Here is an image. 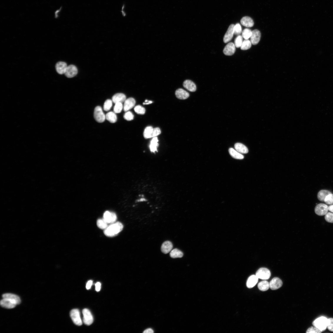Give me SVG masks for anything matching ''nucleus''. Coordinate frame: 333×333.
<instances>
[{
    "instance_id": "nucleus-1",
    "label": "nucleus",
    "mask_w": 333,
    "mask_h": 333,
    "mask_svg": "<svg viewBox=\"0 0 333 333\" xmlns=\"http://www.w3.org/2000/svg\"><path fill=\"white\" fill-rule=\"evenodd\" d=\"M124 226L122 224L119 222H115L104 230V233L106 236L113 237L116 236L122 231Z\"/></svg>"
},
{
    "instance_id": "nucleus-2",
    "label": "nucleus",
    "mask_w": 333,
    "mask_h": 333,
    "mask_svg": "<svg viewBox=\"0 0 333 333\" xmlns=\"http://www.w3.org/2000/svg\"><path fill=\"white\" fill-rule=\"evenodd\" d=\"M328 321V319L324 317H321L315 320L313 322L312 324L322 332L327 328Z\"/></svg>"
},
{
    "instance_id": "nucleus-3",
    "label": "nucleus",
    "mask_w": 333,
    "mask_h": 333,
    "mask_svg": "<svg viewBox=\"0 0 333 333\" xmlns=\"http://www.w3.org/2000/svg\"><path fill=\"white\" fill-rule=\"evenodd\" d=\"M94 116L96 120L99 123L104 122L106 119V116L100 106H97L95 108Z\"/></svg>"
},
{
    "instance_id": "nucleus-4",
    "label": "nucleus",
    "mask_w": 333,
    "mask_h": 333,
    "mask_svg": "<svg viewBox=\"0 0 333 333\" xmlns=\"http://www.w3.org/2000/svg\"><path fill=\"white\" fill-rule=\"evenodd\" d=\"M256 275L259 279L266 280L270 278L271 273L267 268H261L256 272Z\"/></svg>"
},
{
    "instance_id": "nucleus-5",
    "label": "nucleus",
    "mask_w": 333,
    "mask_h": 333,
    "mask_svg": "<svg viewBox=\"0 0 333 333\" xmlns=\"http://www.w3.org/2000/svg\"><path fill=\"white\" fill-rule=\"evenodd\" d=\"M70 316L74 323L76 325L81 326L82 324L80 313L78 309H74L70 312Z\"/></svg>"
},
{
    "instance_id": "nucleus-6",
    "label": "nucleus",
    "mask_w": 333,
    "mask_h": 333,
    "mask_svg": "<svg viewBox=\"0 0 333 333\" xmlns=\"http://www.w3.org/2000/svg\"><path fill=\"white\" fill-rule=\"evenodd\" d=\"M18 305L15 301L7 298H3L1 301V305L3 308L7 309H13Z\"/></svg>"
},
{
    "instance_id": "nucleus-7",
    "label": "nucleus",
    "mask_w": 333,
    "mask_h": 333,
    "mask_svg": "<svg viewBox=\"0 0 333 333\" xmlns=\"http://www.w3.org/2000/svg\"><path fill=\"white\" fill-rule=\"evenodd\" d=\"M83 322L87 325H91L94 321L93 316L90 311L86 309L82 311Z\"/></svg>"
},
{
    "instance_id": "nucleus-8",
    "label": "nucleus",
    "mask_w": 333,
    "mask_h": 333,
    "mask_svg": "<svg viewBox=\"0 0 333 333\" xmlns=\"http://www.w3.org/2000/svg\"><path fill=\"white\" fill-rule=\"evenodd\" d=\"M329 207L324 204H319L316 206L315 211L316 214L319 216L325 215L328 212Z\"/></svg>"
},
{
    "instance_id": "nucleus-9",
    "label": "nucleus",
    "mask_w": 333,
    "mask_h": 333,
    "mask_svg": "<svg viewBox=\"0 0 333 333\" xmlns=\"http://www.w3.org/2000/svg\"><path fill=\"white\" fill-rule=\"evenodd\" d=\"M103 219L108 224H111L116 222L117 217L115 213L107 211L104 214Z\"/></svg>"
},
{
    "instance_id": "nucleus-10",
    "label": "nucleus",
    "mask_w": 333,
    "mask_h": 333,
    "mask_svg": "<svg viewBox=\"0 0 333 333\" xmlns=\"http://www.w3.org/2000/svg\"><path fill=\"white\" fill-rule=\"evenodd\" d=\"M235 25L232 24L229 26L223 38L224 43H227L231 41L234 34V27Z\"/></svg>"
},
{
    "instance_id": "nucleus-11",
    "label": "nucleus",
    "mask_w": 333,
    "mask_h": 333,
    "mask_svg": "<svg viewBox=\"0 0 333 333\" xmlns=\"http://www.w3.org/2000/svg\"><path fill=\"white\" fill-rule=\"evenodd\" d=\"M78 70L76 66L70 65L68 66L65 75L67 77L71 78L74 77L77 74Z\"/></svg>"
},
{
    "instance_id": "nucleus-12",
    "label": "nucleus",
    "mask_w": 333,
    "mask_h": 333,
    "mask_svg": "<svg viewBox=\"0 0 333 333\" xmlns=\"http://www.w3.org/2000/svg\"><path fill=\"white\" fill-rule=\"evenodd\" d=\"M235 50L234 44L232 42H230L224 48L223 52L226 55L232 56L234 54Z\"/></svg>"
},
{
    "instance_id": "nucleus-13",
    "label": "nucleus",
    "mask_w": 333,
    "mask_h": 333,
    "mask_svg": "<svg viewBox=\"0 0 333 333\" xmlns=\"http://www.w3.org/2000/svg\"><path fill=\"white\" fill-rule=\"evenodd\" d=\"M270 288L272 290H276L281 287L283 285L282 281L278 277L273 278L270 282Z\"/></svg>"
},
{
    "instance_id": "nucleus-14",
    "label": "nucleus",
    "mask_w": 333,
    "mask_h": 333,
    "mask_svg": "<svg viewBox=\"0 0 333 333\" xmlns=\"http://www.w3.org/2000/svg\"><path fill=\"white\" fill-rule=\"evenodd\" d=\"M67 64L64 62H57L56 65V69L57 73L60 74H65L67 68Z\"/></svg>"
},
{
    "instance_id": "nucleus-15",
    "label": "nucleus",
    "mask_w": 333,
    "mask_h": 333,
    "mask_svg": "<svg viewBox=\"0 0 333 333\" xmlns=\"http://www.w3.org/2000/svg\"><path fill=\"white\" fill-rule=\"evenodd\" d=\"M261 34L260 31L257 29L252 31V34L251 37V41L253 45L257 44L260 41Z\"/></svg>"
},
{
    "instance_id": "nucleus-16",
    "label": "nucleus",
    "mask_w": 333,
    "mask_h": 333,
    "mask_svg": "<svg viewBox=\"0 0 333 333\" xmlns=\"http://www.w3.org/2000/svg\"><path fill=\"white\" fill-rule=\"evenodd\" d=\"M136 103L135 99L133 98H130L126 99L124 102V111L126 112L131 110L135 106Z\"/></svg>"
},
{
    "instance_id": "nucleus-17",
    "label": "nucleus",
    "mask_w": 333,
    "mask_h": 333,
    "mask_svg": "<svg viewBox=\"0 0 333 333\" xmlns=\"http://www.w3.org/2000/svg\"><path fill=\"white\" fill-rule=\"evenodd\" d=\"M175 95L177 98L182 100L187 99L189 96L188 92L181 88L177 89L175 92Z\"/></svg>"
},
{
    "instance_id": "nucleus-18",
    "label": "nucleus",
    "mask_w": 333,
    "mask_h": 333,
    "mask_svg": "<svg viewBox=\"0 0 333 333\" xmlns=\"http://www.w3.org/2000/svg\"><path fill=\"white\" fill-rule=\"evenodd\" d=\"M183 86L185 88L190 92H194L196 91V85L191 80H186L183 82Z\"/></svg>"
},
{
    "instance_id": "nucleus-19",
    "label": "nucleus",
    "mask_w": 333,
    "mask_h": 333,
    "mask_svg": "<svg viewBox=\"0 0 333 333\" xmlns=\"http://www.w3.org/2000/svg\"><path fill=\"white\" fill-rule=\"evenodd\" d=\"M126 95L123 93H117L114 95L112 98V101L114 104L122 103L126 100Z\"/></svg>"
},
{
    "instance_id": "nucleus-20",
    "label": "nucleus",
    "mask_w": 333,
    "mask_h": 333,
    "mask_svg": "<svg viewBox=\"0 0 333 333\" xmlns=\"http://www.w3.org/2000/svg\"><path fill=\"white\" fill-rule=\"evenodd\" d=\"M258 279L256 275H252L249 277L247 281V287L249 289L254 287L257 283Z\"/></svg>"
},
{
    "instance_id": "nucleus-21",
    "label": "nucleus",
    "mask_w": 333,
    "mask_h": 333,
    "mask_svg": "<svg viewBox=\"0 0 333 333\" xmlns=\"http://www.w3.org/2000/svg\"><path fill=\"white\" fill-rule=\"evenodd\" d=\"M241 23L242 25L247 27H252L254 25L252 19L248 16L243 17L241 19Z\"/></svg>"
},
{
    "instance_id": "nucleus-22",
    "label": "nucleus",
    "mask_w": 333,
    "mask_h": 333,
    "mask_svg": "<svg viewBox=\"0 0 333 333\" xmlns=\"http://www.w3.org/2000/svg\"><path fill=\"white\" fill-rule=\"evenodd\" d=\"M172 243L170 241H166L162 244L161 248V251L164 254H168L172 251Z\"/></svg>"
},
{
    "instance_id": "nucleus-23",
    "label": "nucleus",
    "mask_w": 333,
    "mask_h": 333,
    "mask_svg": "<svg viewBox=\"0 0 333 333\" xmlns=\"http://www.w3.org/2000/svg\"><path fill=\"white\" fill-rule=\"evenodd\" d=\"M236 150L242 154H247L248 152V149L245 145L240 143H237L234 145Z\"/></svg>"
},
{
    "instance_id": "nucleus-24",
    "label": "nucleus",
    "mask_w": 333,
    "mask_h": 333,
    "mask_svg": "<svg viewBox=\"0 0 333 333\" xmlns=\"http://www.w3.org/2000/svg\"><path fill=\"white\" fill-rule=\"evenodd\" d=\"M158 141L159 140L156 137L153 138L151 140L149 147L151 152L154 153L157 151V148L159 146Z\"/></svg>"
},
{
    "instance_id": "nucleus-25",
    "label": "nucleus",
    "mask_w": 333,
    "mask_h": 333,
    "mask_svg": "<svg viewBox=\"0 0 333 333\" xmlns=\"http://www.w3.org/2000/svg\"><path fill=\"white\" fill-rule=\"evenodd\" d=\"M229 154L233 158L239 159H242L244 156L242 154L233 148H230L229 150Z\"/></svg>"
},
{
    "instance_id": "nucleus-26",
    "label": "nucleus",
    "mask_w": 333,
    "mask_h": 333,
    "mask_svg": "<svg viewBox=\"0 0 333 333\" xmlns=\"http://www.w3.org/2000/svg\"><path fill=\"white\" fill-rule=\"evenodd\" d=\"M3 298H9L15 301L17 304H20L21 302V300L20 297L16 294H11L6 293L3 294Z\"/></svg>"
},
{
    "instance_id": "nucleus-27",
    "label": "nucleus",
    "mask_w": 333,
    "mask_h": 333,
    "mask_svg": "<svg viewBox=\"0 0 333 333\" xmlns=\"http://www.w3.org/2000/svg\"><path fill=\"white\" fill-rule=\"evenodd\" d=\"M116 113L113 112L108 113L106 115V119L111 123L116 122L117 118Z\"/></svg>"
},
{
    "instance_id": "nucleus-28",
    "label": "nucleus",
    "mask_w": 333,
    "mask_h": 333,
    "mask_svg": "<svg viewBox=\"0 0 333 333\" xmlns=\"http://www.w3.org/2000/svg\"><path fill=\"white\" fill-rule=\"evenodd\" d=\"M332 194L329 191L327 190H323L319 192L317 197L318 199L322 202H324L325 198L328 195Z\"/></svg>"
},
{
    "instance_id": "nucleus-29",
    "label": "nucleus",
    "mask_w": 333,
    "mask_h": 333,
    "mask_svg": "<svg viewBox=\"0 0 333 333\" xmlns=\"http://www.w3.org/2000/svg\"><path fill=\"white\" fill-rule=\"evenodd\" d=\"M258 287L261 291H266L270 288L269 283L266 280L261 281L258 284Z\"/></svg>"
},
{
    "instance_id": "nucleus-30",
    "label": "nucleus",
    "mask_w": 333,
    "mask_h": 333,
    "mask_svg": "<svg viewBox=\"0 0 333 333\" xmlns=\"http://www.w3.org/2000/svg\"><path fill=\"white\" fill-rule=\"evenodd\" d=\"M183 256L182 252L177 249L172 250L170 253V257L172 258H181Z\"/></svg>"
},
{
    "instance_id": "nucleus-31",
    "label": "nucleus",
    "mask_w": 333,
    "mask_h": 333,
    "mask_svg": "<svg viewBox=\"0 0 333 333\" xmlns=\"http://www.w3.org/2000/svg\"><path fill=\"white\" fill-rule=\"evenodd\" d=\"M153 128L151 126L146 127L144 131V136L145 139L152 138Z\"/></svg>"
},
{
    "instance_id": "nucleus-32",
    "label": "nucleus",
    "mask_w": 333,
    "mask_h": 333,
    "mask_svg": "<svg viewBox=\"0 0 333 333\" xmlns=\"http://www.w3.org/2000/svg\"><path fill=\"white\" fill-rule=\"evenodd\" d=\"M108 224L103 218L99 219L97 222L98 227L102 229H105L108 226Z\"/></svg>"
},
{
    "instance_id": "nucleus-33",
    "label": "nucleus",
    "mask_w": 333,
    "mask_h": 333,
    "mask_svg": "<svg viewBox=\"0 0 333 333\" xmlns=\"http://www.w3.org/2000/svg\"><path fill=\"white\" fill-rule=\"evenodd\" d=\"M252 34V31L248 29H244L242 32V36L245 40H248Z\"/></svg>"
},
{
    "instance_id": "nucleus-34",
    "label": "nucleus",
    "mask_w": 333,
    "mask_h": 333,
    "mask_svg": "<svg viewBox=\"0 0 333 333\" xmlns=\"http://www.w3.org/2000/svg\"><path fill=\"white\" fill-rule=\"evenodd\" d=\"M252 44V43L250 41L245 40L243 41L242 45L240 47L241 49L243 50H248L251 48Z\"/></svg>"
},
{
    "instance_id": "nucleus-35",
    "label": "nucleus",
    "mask_w": 333,
    "mask_h": 333,
    "mask_svg": "<svg viewBox=\"0 0 333 333\" xmlns=\"http://www.w3.org/2000/svg\"><path fill=\"white\" fill-rule=\"evenodd\" d=\"M123 108L124 106L122 103L119 102V103L115 104L114 108V112L116 114L119 113L122 111Z\"/></svg>"
},
{
    "instance_id": "nucleus-36",
    "label": "nucleus",
    "mask_w": 333,
    "mask_h": 333,
    "mask_svg": "<svg viewBox=\"0 0 333 333\" xmlns=\"http://www.w3.org/2000/svg\"><path fill=\"white\" fill-rule=\"evenodd\" d=\"M243 41V37L242 36L239 35L237 36L234 40V45L235 47L237 48L241 47Z\"/></svg>"
},
{
    "instance_id": "nucleus-37",
    "label": "nucleus",
    "mask_w": 333,
    "mask_h": 333,
    "mask_svg": "<svg viewBox=\"0 0 333 333\" xmlns=\"http://www.w3.org/2000/svg\"><path fill=\"white\" fill-rule=\"evenodd\" d=\"M112 101L110 99L107 100L105 102L104 109L105 111H109L112 106Z\"/></svg>"
},
{
    "instance_id": "nucleus-38",
    "label": "nucleus",
    "mask_w": 333,
    "mask_h": 333,
    "mask_svg": "<svg viewBox=\"0 0 333 333\" xmlns=\"http://www.w3.org/2000/svg\"><path fill=\"white\" fill-rule=\"evenodd\" d=\"M134 110L137 114H144L146 111L145 108L140 105L135 106L134 108Z\"/></svg>"
},
{
    "instance_id": "nucleus-39",
    "label": "nucleus",
    "mask_w": 333,
    "mask_h": 333,
    "mask_svg": "<svg viewBox=\"0 0 333 333\" xmlns=\"http://www.w3.org/2000/svg\"><path fill=\"white\" fill-rule=\"evenodd\" d=\"M242 29L241 25L238 23L234 26V34L236 35H239L242 33Z\"/></svg>"
},
{
    "instance_id": "nucleus-40",
    "label": "nucleus",
    "mask_w": 333,
    "mask_h": 333,
    "mask_svg": "<svg viewBox=\"0 0 333 333\" xmlns=\"http://www.w3.org/2000/svg\"><path fill=\"white\" fill-rule=\"evenodd\" d=\"M324 202L327 204L330 205L333 204V194H331L327 196Z\"/></svg>"
},
{
    "instance_id": "nucleus-41",
    "label": "nucleus",
    "mask_w": 333,
    "mask_h": 333,
    "mask_svg": "<svg viewBox=\"0 0 333 333\" xmlns=\"http://www.w3.org/2000/svg\"><path fill=\"white\" fill-rule=\"evenodd\" d=\"M322 332L315 327H311L307 330V333H320Z\"/></svg>"
},
{
    "instance_id": "nucleus-42",
    "label": "nucleus",
    "mask_w": 333,
    "mask_h": 333,
    "mask_svg": "<svg viewBox=\"0 0 333 333\" xmlns=\"http://www.w3.org/2000/svg\"><path fill=\"white\" fill-rule=\"evenodd\" d=\"M134 115L130 111H127L124 115V118L127 121H131L133 119Z\"/></svg>"
},
{
    "instance_id": "nucleus-43",
    "label": "nucleus",
    "mask_w": 333,
    "mask_h": 333,
    "mask_svg": "<svg viewBox=\"0 0 333 333\" xmlns=\"http://www.w3.org/2000/svg\"><path fill=\"white\" fill-rule=\"evenodd\" d=\"M325 219L327 222L333 223V213L328 212L325 215Z\"/></svg>"
},
{
    "instance_id": "nucleus-44",
    "label": "nucleus",
    "mask_w": 333,
    "mask_h": 333,
    "mask_svg": "<svg viewBox=\"0 0 333 333\" xmlns=\"http://www.w3.org/2000/svg\"><path fill=\"white\" fill-rule=\"evenodd\" d=\"M327 328L329 331L333 332V318H330L328 319Z\"/></svg>"
},
{
    "instance_id": "nucleus-45",
    "label": "nucleus",
    "mask_w": 333,
    "mask_h": 333,
    "mask_svg": "<svg viewBox=\"0 0 333 333\" xmlns=\"http://www.w3.org/2000/svg\"><path fill=\"white\" fill-rule=\"evenodd\" d=\"M161 133V131L159 128L158 127L154 128L153 129L152 138L156 137L159 135Z\"/></svg>"
},
{
    "instance_id": "nucleus-46",
    "label": "nucleus",
    "mask_w": 333,
    "mask_h": 333,
    "mask_svg": "<svg viewBox=\"0 0 333 333\" xmlns=\"http://www.w3.org/2000/svg\"><path fill=\"white\" fill-rule=\"evenodd\" d=\"M93 284V281L92 280H89L88 282L86 285V289L87 290L90 289L91 287Z\"/></svg>"
},
{
    "instance_id": "nucleus-47",
    "label": "nucleus",
    "mask_w": 333,
    "mask_h": 333,
    "mask_svg": "<svg viewBox=\"0 0 333 333\" xmlns=\"http://www.w3.org/2000/svg\"><path fill=\"white\" fill-rule=\"evenodd\" d=\"M95 290L97 292H99L101 289V284L100 282H97L95 284Z\"/></svg>"
},
{
    "instance_id": "nucleus-48",
    "label": "nucleus",
    "mask_w": 333,
    "mask_h": 333,
    "mask_svg": "<svg viewBox=\"0 0 333 333\" xmlns=\"http://www.w3.org/2000/svg\"><path fill=\"white\" fill-rule=\"evenodd\" d=\"M144 333H154L153 330L151 328L147 329L145 330L144 332Z\"/></svg>"
},
{
    "instance_id": "nucleus-49",
    "label": "nucleus",
    "mask_w": 333,
    "mask_h": 333,
    "mask_svg": "<svg viewBox=\"0 0 333 333\" xmlns=\"http://www.w3.org/2000/svg\"><path fill=\"white\" fill-rule=\"evenodd\" d=\"M153 102L151 101H149L148 100H146L145 102L143 103L144 105H149L152 103Z\"/></svg>"
},
{
    "instance_id": "nucleus-50",
    "label": "nucleus",
    "mask_w": 333,
    "mask_h": 333,
    "mask_svg": "<svg viewBox=\"0 0 333 333\" xmlns=\"http://www.w3.org/2000/svg\"><path fill=\"white\" fill-rule=\"evenodd\" d=\"M329 210L333 213V205H331L329 207Z\"/></svg>"
}]
</instances>
